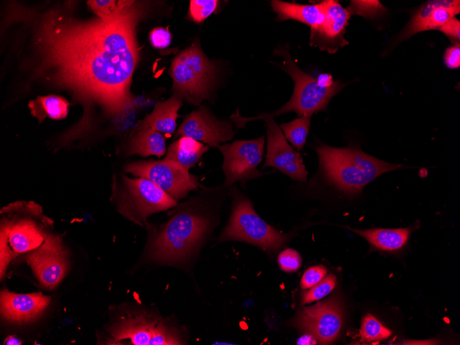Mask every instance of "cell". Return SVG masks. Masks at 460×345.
Segmentation results:
<instances>
[{
    "label": "cell",
    "instance_id": "obj_1",
    "mask_svg": "<svg viewBox=\"0 0 460 345\" xmlns=\"http://www.w3.org/2000/svg\"><path fill=\"white\" fill-rule=\"evenodd\" d=\"M143 9L129 1L108 19L80 20L56 7L21 17L32 25L33 76L69 91L83 107L81 120L63 134V141L88 130L95 105L113 118L131 110L130 86L139 59L136 27Z\"/></svg>",
    "mask_w": 460,
    "mask_h": 345
},
{
    "label": "cell",
    "instance_id": "obj_2",
    "mask_svg": "<svg viewBox=\"0 0 460 345\" xmlns=\"http://www.w3.org/2000/svg\"><path fill=\"white\" fill-rule=\"evenodd\" d=\"M316 151L326 180L351 196L360 194L366 185L382 174L403 168L401 165L381 160L357 147L320 145Z\"/></svg>",
    "mask_w": 460,
    "mask_h": 345
},
{
    "label": "cell",
    "instance_id": "obj_3",
    "mask_svg": "<svg viewBox=\"0 0 460 345\" xmlns=\"http://www.w3.org/2000/svg\"><path fill=\"white\" fill-rule=\"evenodd\" d=\"M210 229L207 216L187 202L164 224L151 244L153 259L176 264L187 260L201 244Z\"/></svg>",
    "mask_w": 460,
    "mask_h": 345
},
{
    "label": "cell",
    "instance_id": "obj_4",
    "mask_svg": "<svg viewBox=\"0 0 460 345\" xmlns=\"http://www.w3.org/2000/svg\"><path fill=\"white\" fill-rule=\"evenodd\" d=\"M273 54L282 56L283 64L278 66L293 79L295 87L289 102L274 112L264 114L266 116L274 117L294 112L302 116L324 111L332 97L344 86L339 81H332L330 75L324 80L317 79L301 70L291 57L289 44L275 48Z\"/></svg>",
    "mask_w": 460,
    "mask_h": 345
},
{
    "label": "cell",
    "instance_id": "obj_5",
    "mask_svg": "<svg viewBox=\"0 0 460 345\" xmlns=\"http://www.w3.org/2000/svg\"><path fill=\"white\" fill-rule=\"evenodd\" d=\"M112 198L118 212L140 226L147 227L152 213L176 206L177 201L147 178H113Z\"/></svg>",
    "mask_w": 460,
    "mask_h": 345
},
{
    "label": "cell",
    "instance_id": "obj_6",
    "mask_svg": "<svg viewBox=\"0 0 460 345\" xmlns=\"http://www.w3.org/2000/svg\"><path fill=\"white\" fill-rule=\"evenodd\" d=\"M290 238L291 234L280 233L263 220L256 213L248 198L234 187L232 213L218 242L243 241L273 252L281 249Z\"/></svg>",
    "mask_w": 460,
    "mask_h": 345
},
{
    "label": "cell",
    "instance_id": "obj_7",
    "mask_svg": "<svg viewBox=\"0 0 460 345\" xmlns=\"http://www.w3.org/2000/svg\"><path fill=\"white\" fill-rule=\"evenodd\" d=\"M170 75L175 93L198 105L208 98L216 76L215 64L203 53L198 42L181 51L172 61Z\"/></svg>",
    "mask_w": 460,
    "mask_h": 345
},
{
    "label": "cell",
    "instance_id": "obj_8",
    "mask_svg": "<svg viewBox=\"0 0 460 345\" xmlns=\"http://www.w3.org/2000/svg\"><path fill=\"white\" fill-rule=\"evenodd\" d=\"M109 344L176 345L183 344L179 330L168 322L148 314H129L110 330Z\"/></svg>",
    "mask_w": 460,
    "mask_h": 345
},
{
    "label": "cell",
    "instance_id": "obj_9",
    "mask_svg": "<svg viewBox=\"0 0 460 345\" xmlns=\"http://www.w3.org/2000/svg\"><path fill=\"white\" fill-rule=\"evenodd\" d=\"M124 169L137 178L150 180L176 201L201 187L198 176L165 158L128 163Z\"/></svg>",
    "mask_w": 460,
    "mask_h": 345
},
{
    "label": "cell",
    "instance_id": "obj_10",
    "mask_svg": "<svg viewBox=\"0 0 460 345\" xmlns=\"http://www.w3.org/2000/svg\"><path fill=\"white\" fill-rule=\"evenodd\" d=\"M264 145L263 136L253 140H235L218 146L224 158L222 169L225 187H230L235 182L244 185L247 181L268 174L258 169L262 159Z\"/></svg>",
    "mask_w": 460,
    "mask_h": 345
},
{
    "label": "cell",
    "instance_id": "obj_11",
    "mask_svg": "<svg viewBox=\"0 0 460 345\" xmlns=\"http://www.w3.org/2000/svg\"><path fill=\"white\" fill-rule=\"evenodd\" d=\"M3 218L1 226V265L17 254L32 251L41 247L50 234L45 230V222L34 218L13 216Z\"/></svg>",
    "mask_w": 460,
    "mask_h": 345
},
{
    "label": "cell",
    "instance_id": "obj_12",
    "mask_svg": "<svg viewBox=\"0 0 460 345\" xmlns=\"http://www.w3.org/2000/svg\"><path fill=\"white\" fill-rule=\"evenodd\" d=\"M342 322L339 301L334 296L303 308L293 322L297 328L310 333L320 344H328L338 336Z\"/></svg>",
    "mask_w": 460,
    "mask_h": 345
},
{
    "label": "cell",
    "instance_id": "obj_13",
    "mask_svg": "<svg viewBox=\"0 0 460 345\" xmlns=\"http://www.w3.org/2000/svg\"><path fill=\"white\" fill-rule=\"evenodd\" d=\"M254 119H263L266 125L267 152L262 167H273L291 179L305 182L308 171L301 154L286 141L273 117L261 114Z\"/></svg>",
    "mask_w": 460,
    "mask_h": 345
},
{
    "label": "cell",
    "instance_id": "obj_14",
    "mask_svg": "<svg viewBox=\"0 0 460 345\" xmlns=\"http://www.w3.org/2000/svg\"><path fill=\"white\" fill-rule=\"evenodd\" d=\"M322 3L324 18L320 24L311 28L309 43L321 51L333 54L348 44L344 35L351 15L338 1L326 0Z\"/></svg>",
    "mask_w": 460,
    "mask_h": 345
},
{
    "label": "cell",
    "instance_id": "obj_15",
    "mask_svg": "<svg viewBox=\"0 0 460 345\" xmlns=\"http://www.w3.org/2000/svg\"><path fill=\"white\" fill-rule=\"evenodd\" d=\"M66 253L58 236L50 233L43 244L30 252L27 260L45 287L52 289L63 278L67 264Z\"/></svg>",
    "mask_w": 460,
    "mask_h": 345
},
{
    "label": "cell",
    "instance_id": "obj_16",
    "mask_svg": "<svg viewBox=\"0 0 460 345\" xmlns=\"http://www.w3.org/2000/svg\"><path fill=\"white\" fill-rule=\"evenodd\" d=\"M175 136H189L209 146L218 147L231 140L234 134L232 123L217 118L205 107L188 114L176 131Z\"/></svg>",
    "mask_w": 460,
    "mask_h": 345
},
{
    "label": "cell",
    "instance_id": "obj_17",
    "mask_svg": "<svg viewBox=\"0 0 460 345\" xmlns=\"http://www.w3.org/2000/svg\"><path fill=\"white\" fill-rule=\"evenodd\" d=\"M50 302L41 293L19 294L4 290L1 293V311L5 319L27 322L40 315Z\"/></svg>",
    "mask_w": 460,
    "mask_h": 345
},
{
    "label": "cell",
    "instance_id": "obj_18",
    "mask_svg": "<svg viewBox=\"0 0 460 345\" xmlns=\"http://www.w3.org/2000/svg\"><path fill=\"white\" fill-rule=\"evenodd\" d=\"M182 96L177 93L163 102H158L152 112L139 121L132 132V136L144 128H151L160 133L172 134L176 127L178 114L182 106Z\"/></svg>",
    "mask_w": 460,
    "mask_h": 345
},
{
    "label": "cell",
    "instance_id": "obj_19",
    "mask_svg": "<svg viewBox=\"0 0 460 345\" xmlns=\"http://www.w3.org/2000/svg\"><path fill=\"white\" fill-rule=\"evenodd\" d=\"M271 5L277 14L276 20L280 21L293 19L312 28L320 24L324 18L322 1L315 4H299L273 0Z\"/></svg>",
    "mask_w": 460,
    "mask_h": 345
},
{
    "label": "cell",
    "instance_id": "obj_20",
    "mask_svg": "<svg viewBox=\"0 0 460 345\" xmlns=\"http://www.w3.org/2000/svg\"><path fill=\"white\" fill-rule=\"evenodd\" d=\"M348 229L365 238L373 247L386 251L401 249L407 242L413 227L399 229Z\"/></svg>",
    "mask_w": 460,
    "mask_h": 345
},
{
    "label": "cell",
    "instance_id": "obj_21",
    "mask_svg": "<svg viewBox=\"0 0 460 345\" xmlns=\"http://www.w3.org/2000/svg\"><path fill=\"white\" fill-rule=\"evenodd\" d=\"M208 149L207 146L191 137L181 136L170 145L165 158L189 170Z\"/></svg>",
    "mask_w": 460,
    "mask_h": 345
},
{
    "label": "cell",
    "instance_id": "obj_22",
    "mask_svg": "<svg viewBox=\"0 0 460 345\" xmlns=\"http://www.w3.org/2000/svg\"><path fill=\"white\" fill-rule=\"evenodd\" d=\"M127 152L129 155L161 157L166 152L165 138L154 129H142L132 136Z\"/></svg>",
    "mask_w": 460,
    "mask_h": 345
},
{
    "label": "cell",
    "instance_id": "obj_23",
    "mask_svg": "<svg viewBox=\"0 0 460 345\" xmlns=\"http://www.w3.org/2000/svg\"><path fill=\"white\" fill-rule=\"evenodd\" d=\"M69 102L56 95L39 96L30 101L28 107L31 114L41 123L45 118L62 119L68 113Z\"/></svg>",
    "mask_w": 460,
    "mask_h": 345
},
{
    "label": "cell",
    "instance_id": "obj_24",
    "mask_svg": "<svg viewBox=\"0 0 460 345\" xmlns=\"http://www.w3.org/2000/svg\"><path fill=\"white\" fill-rule=\"evenodd\" d=\"M455 6H460V1L459 0H430L426 1L416 11L403 29L398 37V42L403 41L414 34L420 32L422 25L436 8Z\"/></svg>",
    "mask_w": 460,
    "mask_h": 345
},
{
    "label": "cell",
    "instance_id": "obj_25",
    "mask_svg": "<svg viewBox=\"0 0 460 345\" xmlns=\"http://www.w3.org/2000/svg\"><path fill=\"white\" fill-rule=\"evenodd\" d=\"M311 116L304 115L289 123L280 125L285 138L298 151L304 147L306 143L310 129Z\"/></svg>",
    "mask_w": 460,
    "mask_h": 345
},
{
    "label": "cell",
    "instance_id": "obj_26",
    "mask_svg": "<svg viewBox=\"0 0 460 345\" xmlns=\"http://www.w3.org/2000/svg\"><path fill=\"white\" fill-rule=\"evenodd\" d=\"M391 335V331L384 326L374 316L367 314L363 319L360 328L362 339L366 342L384 340Z\"/></svg>",
    "mask_w": 460,
    "mask_h": 345
},
{
    "label": "cell",
    "instance_id": "obj_27",
    "mask_svg": "<svg viewBox=\"0 0 460 345\" xmlns=\"http://www.w3.org/2000/svg\"><path fill=\"white\" fill-rule=\"evenodd\" d=\"M460 12V6L451 8H439L434 10L428 19L422 25L420 32L438 30L447 21L454 18Z\"/></svg>",
    "mask_w": 460,
    "mask_h": 345
},
{
    "label": "cell",
    "instance_id": "obj_28",
    "mask_svg": "<svg viewBox=\"0 0 460 345\" xmlns=\"http://www.w3.org/2000/svg\"><path fill=\"white\" fill-rule=\"evenodd\" d=\"M129 1L93 0L88 1L87 5L101 19H108L117 14Z\"/></svg>",
    "mask_w": 460,
    "mask_h": 345
},
{
    "label": "cell",
    "instance_id": "obj_29",
    "mask_svg": "<svg viewBox=\"0 0 460 345\" xmlns=\"http://www.w3.org/2000/svg\"><path fill=\"white\" fill-rule=\"evenodd\" d=\"M335 276L329 275L315 284L311 289L304 293L302 297V304H306L320 300L328 295L335 287Z\"/></svg>",
    "mask_w": 460,
    "mask_h": 345
},
{
    "label": "cell",
    "instance_id": "obj_30",
    "mask_svg": "<svg viewBox=\"0 0 460 345\" xmlns=\"http://www.w3.org/2000/svg\"><path fill=\"white\" fill-rule=\"evenodd\" d=\"M351 15L374 18L385 12L386 8L379 1H351L346 8Z\"/></svg>",
    "mask_w": 460,
    "mask_h": 345
},
{
    "label": "cell",
    "instance_id": "obj_31",
    "mask_svg": "<svg viewBox=\"0 0 460 345\" xmlns=\"http://www.w3.org/2000/svg\"><path fill=\"white\" fill-rule=\"evenodd\" d=\"M219 2L217 0L190 1L189 16L196 23H200L215 12Z\"/></svg>",
    "mask_w": 460,
    "mask_h": 345
},
{
    "label": "cell",
    "instance_id": "obj_32",
    "mask_svg": "<svg viewBox=\"0 0 460 345\" xmlns=\"http://www.w3.org/2000/svg\"><path fill=\"white\" fill-rule=\"evenodd\" d=\"M278 260L280 269L288 273L297 271L302 264L300 255L293 249L282 251L279 254Z\"/></svg>",
    "mask_w": 460,
    "mask_h": 345
},
{
    "label": "cell",
    "instance_id": "obj_33",
    "mask_svg": "<svg viewBox=\"0 0 460 345\" xmlns=\"http://www.w3.org/2000/svg\"><path fill=\"white\" fill-rule=\"evenodd\" d=\"M326 274V269L322 265L311 266L303 274L300 286L303 289L311 288L320 282Z\"/></svg>",
    "mask_w": 460,
    "mask_h": 345
},
{
    "label": "cell",
    "instance_id": "obj_34",
    "mask_svg": "<svg viewBox=\"0 0 460 345\" xmlns=\"http://www.w3.org/2000/svg\"><path fill=\"white\" fill-rule=\"evenodd\" d=\"M151 45L157 48H164L169 45L171 40L170 32L165 28H154L149 33Z\"/></svg>",
    "mask_w": 460,
    "mask_h": 345
},
{
    "label": "cell",
    "instance_id": "obj_35",
    "mask_svg": "<svg viewBox=\"0 0 460 345\" xmlns=\"http://www.w3.org/2000/svg\"><path fill=\"white\" fill-rule=\"evenodd\" d=\"M443 60L446 65L450 69H457L460 66V45H454L448 48L444 53Z\"/></svg>",
    "mask_w": 460,
    "mask_h": 345
},
{
    "label": "cell",
    "instance_id": "obj_36",
    "mask_svg": "<svg viewBox=\"0 0 460 345\" xmlns=\"http://www.w3.org/2000/svg\"><path fill=\"white\" fill-rule=\"evenodd\" d=\"M438 30H440L452 41L455 43H459L460 40V21L455 17L447 21L441 26Z\"/></svg>",
    "mask_w": 460,
    "mask_h": 345
},
{
    "label": "cell",
    "instance_id": "obj_37",
    "mask_svg": "<svg viewBox=\"0 0 460 345\" xmlns=\"http://www.w3.org/2000/svg\"><path fill=\"white\" fill-rule=\"evenodd\" d=\"M316 343V339L311 334L302 336L297 342V344H315Z\"/></svg>",
    "mask_w": 460,
    "mask_h": 345
},
{
    "label": "cell",
    "instance_id": "obj_38",
    "mask_svg": "<svg viewBox=\"0 0 460 345\" xmlns=\"http://www.w3.org/2000/svg\"><path fill=\"white\" fill-rule=\"evenodd\" d=\"M6 345H19L21 342L15 336L8 337L3 342Z\"/></svg>",
    "mask_w": 460,
    "mask_h": 345
}]
</instances>
